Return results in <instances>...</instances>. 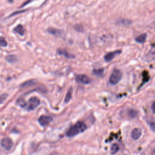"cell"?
Instances as JSON below:
<instances>
[{
	"mask_svg": "<svg viewBox=\"0 0 155 155\" xmlns=\"http://www.w3.org/2000/svg\"><path fill=\"white\" fill-rule=\"evenodd\" d=\"M87 130L86 124L83 122L79 121L76 122L73 126H71L67 132L66 136L69 138H72L76 135L85 132Z\"/></svg>",
	"mask_w": 155,
	"mask_h": 155,
	"instance_id": "1",
	"label": "cell"
},
{
	"mask_svg": "<svg viewBox=\"0 0 155 155\" xmlns=\"http://www.w3.org/2000/svg\"><path fill=\"white\" fill-rule=\"evenodd\" d=\"M122 77V74L120 70L115 69L113 71L110 78L109 82L111 85H116L120 82Z\"/></svg>",
	"mask_w": 155,
	"mask_h": 155,
	"instance_id": "2",
	"label": "cell"
},
{
	"mask_svg": "<svg viewBox=\"0 0 155 155\" xmlns=\"http://www.w3.org/2000/svg\"><path fill=\"white\" fill-rule=\"evenodd\" d=\"M40 100L37 97H32L28 101V110H33L39 105Z\"/></svg>",
	"mask_w": 155,
	"mask_h": 155,
	"instance_id": "3",
	"label": "cell"
},
{
	"mask_svg": "<svg viewBox=\"0 0 155 155\" xmlns=\"http://www.w3.org/2000/svg\"><path fill=\"white\" fill-rule=\"evenodd\" d=\"M147 61L151 62L155 60V44H152L150 50L145 56Z\"/></svg>",
	"mask_w": 155,
	"mask_h": 155,
	"instance_id": "4",
	"label": "cell"
},
{
	"mask_svg": "<svg viewBox=\"0 0 155 155\" xmlns=\"http://www.w3.org/2000/svg\"><path fill=\"white\" fill-rule=\"evenodd\" d=\"M76 80L77 82L84 84H88L91 82V80L88 76L85 75H78L76 76Z\"/></svg>",
	"mask_w": 155,
	"mask_h": 155,
	"instance_id": "5",
	"label": "cell"
},
{
	"mask_svg": "<svg viewBox=\"0 0 155 155\" xmlns=\"http://www.w3.org/2000/svg\"><path fill=\"white\" fill-rule=\"evenodd\" d=\"M52 121V118L50 116L43 115L38 118V122L41 126L45 127L49 125Z\"/></svg>",
	"mask_w": 155,
	"mask_h": 155,
	"instance_id": "6",
	"label": "cell"
},
{
	"mask_svg": "<svg viewBox=\"0 0 155 155\" xmlns=\"http://www.w3.org/2000/svg\"><path fill=\"white\" fill-rule=\"evenodd\" d=\"M1 146L6 150H9L13 146V141L9 138H4L1 140Z\"/></svg>",
	"mask_w": 155,
	"mask_h": 155,
	"instance_id": "7",
	"label": "cell"
},
{
	"mask_svg": "<svg viewBox=\"0 0 155 155\" xmlns=\"http://www.w3.org/2000/svg\"><path fill=\"white\" fill-rule=\"evenodd\" d=\"M121 53V50H116L114 52H111L107 53V54L104 56L105 61L107 62L111 61L112 59L115 57V56H116L117 55H120Z\"/></svg>",
	"mask_w": 155,
	"mask_h": 155,
	"instance_id": "8",
	"label": "cell"
},
{
	"mask_svg": "<svg viewBox=\"0 0 155 155\" xmlns=\"http://www.w3.org/2000/svg\"><path fill=\"white\" fill-rule=\"evenodd\" d=\"M142 135V130L139 128H136L133 130L132 132V138L134 140H138L140 138Z\"/></svg>",
	"mask_w": 155,
	"mask_h": 155,
	"instance_id": "9",
	"label": "cell"
},
{
	"mask_svg": "<svg viewBox=\"0 0 155 155\" xmlns=\"http://www.w3.org/2000/svg\"><path fill=\"white\" fill-rule=\"evenodd\" d=\"M72 93H73V88L70 87L68 90V92L66 94V96H65V98L64 99L65 103H68L70 101V99H71V97H72Z\"/></svg>",
	"mask_w": 155,
	"mask_h": 155,
	"instance_id": "10",
	"label": "cell"
},
{
	"mask_svg": "<svg viewBox=\"0 0 155 155\" xmlns=\"http://www.w3.org/2000/svg\"><path fill=\"white\" fill-rule=\"evenodd\" d=\"M58 54L63 55V56H64L65 57H66L67 58H73V55H70V53L65 50L59 49V50H58Z\"/></svg>",
	"mask_w": 155,
	"mask_h": 155,
	"instance_id": "11",
	"label": "cell"
},
{
	"mask_svg": "<svg viewBox=\"0 0 155 155\" xmlns=\"http://www.w3.org/2000/svg\"><path fill=\"white\" fill-rule=\"evenodd\" d=\"M14 31L18 33L21 36H22L24 35V27L21 24H19L18 25L15 29H14Z\"/></svg>",
	"mask_w": 155,
	"mask_h": 155,
	"instance_id": "12",
	"label": "cell"
},
{
	"mask_svg": "<svg viewBox=\"0 0 155 155\" xmlns=\"http://www.w3.org/2000/svg\"><path fill=\"white\" fill-rule=\"evenodd\" d=\"M146 38H147V35L145 33H144V34H142L138 36V37H136L135 40L136 42H138L139 43H143L145 41Z\"/></svg>",
	"mask_w": 155,
	"mask_h": 155,
	"instance_id": "13",
	"label": "cell"
},
{
	"mask_svg": "<svg viewBox=\"0 0 155 155\" xmlns=\"http://www.w3.org/2000/svg\"><path fill=\"white\" fill-rule=\"evenodd\" d=\"M48 32L53 35H56V36H59L60 35H61V31L56 29L50 28L48 29Z\"/></svg>",
	"mask_w": 155,
	"mask_h": 155,
	"instance_id": "14",
	"label": "cell"
},
{
	"mask_svg": "<svg viewBox=\"0 0 155 155\" xmlns=\"http://www.w3.org/2000/svg\"><path fill=\"white\" fill-rule=\"evenodd\" d=\"M120 150V146L118 145V144H113L111 147V149H110V152H111V154H115L116 153H118V152Z\"/></svg>",
	"mask_w": 155,
	"mask_h": 155,
	"instance_id": "15",
	"label": "cell"
},
{
	"mask_svg": "<svg viewBox=\"0 0 155 155\" xmlns=\"http://www.w3.org/2000/svg\"><path fill=\"white\" fill-rule=\"evenodd\" d=\"M104 72V69H99L93 70V74L97 76H102Z\"/></svg>",
	"mask_w": 155,
	"mask_h": 155,
	"instance_id": "16",
	"label": "cell"
},
{
	"mask_svg": "<svg viewBox=\"0 0 155 155\" xmlns=\"http://www.w3.org/2000/svg\"><path fill=\"white\" fill-rule=\"evenodd\" d=\"M6 59L10 63H14L16 61V58L15 55H9L7 56Z\"/></svg>",
	"mask_w": 155,
	"mask_h": 155,
	"instance_id": "17",
	"label": "cell"
},
{
	"mask_svg": "<svg viewBox=\"0 0 155 155\" xmlns=\"http://www.w3.org/2000/svg\"><path fill=\"white\" fill-rule=\"evenodd\" d=\"M0 45H1V47H6L7 46V43L6 40L2 37H1V39H0Z\"/></svg>",
	"mask_w": 155,
	"mask_h": 155,
	"instance_id": "18",
	"label": "cell"
},
{
	"mask_svg": "<svg viewBox=\"0 0 155 155\" xmlns=\"http://www.w3.org/2000/svg\"><path fill=\"white\" fill-rule=\"evenodd\" d=\"M118 23L120 24L129 25V24H130V21L127 20H120V21H119Z\"/></svg>",
	"mask_w": 155,
	"mask_h": 155,
	"instance_id": "19",
	"label": "cell"
},
{
	"mask_svg": "<svg viewBox=\"0 0 155 155\" xmlns=\"http://www.w3.org/2000/svg\"><path fill=\"white\" fill-rule=\"evenodd\" d=\"M33 84H35V81L30 80V81H28L26 82L25 83H24V84L22 86V87H26V86H31V84L32 85Z\"/></svg>",
	"mask_w": 155,
	"mask_h": 155,
	"instance_id": "20",
	"label": "cell"
},
{
	"mask_svg": "<svg viewBox=\"0 0 155 155\" xmlns=\"http://www.w3.org/2000/svg\"><path fill=\"white\" fill-rule=\"evenodd\" d=\"M18 101H19V104H20V106L24 107H25L26 105V103L24 101H22L21 99H20V100H18Z\"/></svg>",
	"mask_w": 155,
	"mask_h": 155,
	"instance_id": "21",
	"label": "cell"
},
{
	"mask_svg": "<svg viewBox=\"0 0 155 155\" xmlns=\"http://www.w3.org/2000/svg\"><path fill=\"white\" fill-rule=\"evenodd\" d=\"M152 111L155 114V101L152 104Z\"/></svg>",
	"mask_w": 155,
	"mask_h": 155,
	"instance_id": "22",
	"label": "cell"
},
{
	"mask_svg": "<svg viewBox=\"0 0 155 155\" xmlns=\"http://www.w3.org/2000/svg\"><path fill=\"white\" fill-rule=\"evenodd\" d=\"M152 155H155V150H154L153 151Z\"/></svg>",
	"mask_w": 155,
	"mask_h": 155,
	"instance_id": "23",
	"label": "cell"
},
{
	"mask_svg": "<svg viewBox=\"0 0 155 155\" xmlns=\"http://www.w3.org/2000/svg\"><path fill=\"white\" fill-rule=\"evenodd\" d=\"M9 1H10V2H12V1H13L12 0H9Z\"/></svg>",
	"mask_w": 155,
	"mask_h": 155,
	"instance_id": "24",
	"label": "cell"
}]
</instances>
